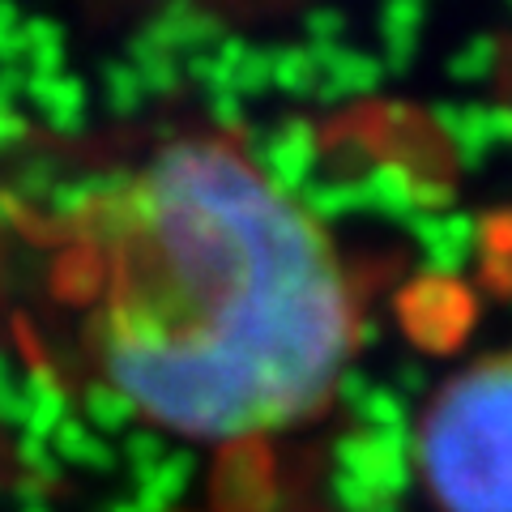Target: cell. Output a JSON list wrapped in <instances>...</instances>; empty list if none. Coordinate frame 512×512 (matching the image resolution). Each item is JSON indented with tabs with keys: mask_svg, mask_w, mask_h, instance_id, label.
<instances>
[{
	"mask_svg": "<svg viewBox=\"0 0 512 512\" xmlns=\"http://www.w3.org/2000/svg\"><path fill=\"white\" fill-rule=\"evenodd\" d=\"M77 372L167 436L252 444L316 423L363 346V282L244 141L188 128L47 222Z\"/></svg>",
	"mask_w": 512,
	"mask_h": 512,
	"instance_id": "6da1fadb",
	"label": "cell"
},
{
	"mask_svg": "<svg viewBox=\"0 0 512 512\" xmlns=\"http://www.w3.org/2000/svg\"><path fill=\"white\" fill-rule=\"evenodd\" d=\"M410 448L436 512H512V346L444 376L414 419Z\"/></svg>",
	"mask_w": 512,
	"mask_h": 512,
	"instance_id": "7a4b0ae2",
	"label": "cell"
}]
</instances>
